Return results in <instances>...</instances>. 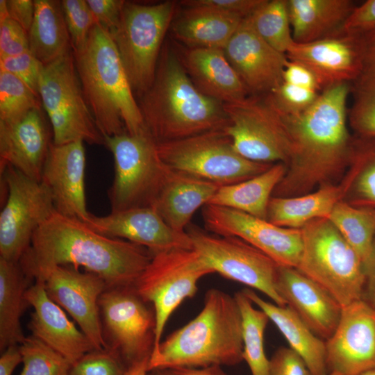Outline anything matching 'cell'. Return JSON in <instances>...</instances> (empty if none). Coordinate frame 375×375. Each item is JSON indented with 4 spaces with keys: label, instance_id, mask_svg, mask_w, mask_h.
<instances>
[{
    "label": "cell",
    "instance_id": "6da1fadb",
    "mask_svg": "<svg viewBox=\"0 0 375 375\" xmlns=\"http://www.w3.org/2000/svg\"><path fill=\"white\" fill-rule=\"evenodd\" d=\"M152 256L142 246L103 235L55 211L36 230L19 262L34 280L55 266L81 267L101 278L108 288L134 286Z\"/></svg>",
    "mask_w": 375,
    "mask_h": 375
},
{
    "label": "cell",
    "instance_id": "7a4b0ae2",
    "mask_svg": "<svg viewBox=\"0 0 375 375\" xmlns=\"http://www.w3.org/2000/svg\"><path fill=\"white\" fill-rule=\"evenodd\" d=\"M348 83L323 90L314 103L294 117H282L290 144L288 167L272 197H291L326 184L350 162L353 138L347 127Z\"/></svg>",
    "mask_w": 375,
    "mask_h": 375
},
{
    "label": "cell",
    "instance_id": "3957f363",
    "mask_svg": "<svg viewBox=\"0 0 375 375\" xmlns=\"http://www.w3.org/2000/svg\"><path fill=\"white\" fill-rule=\"evenodd\" d=\"M146 130L156 143L224 129V103L201 92L186 73L176 49L165 44L151 86L138 101Z\"/></svg>",
    "mask_w": 375,
    "mask_h": 375
},
{
    "label": "cell",
    "instance_id": "277c9868",
    "mask_svg": "<svg viewBox=\"0 0 375 375\" xmlns=\"http://www.w3.org/2000/svg\"><path fill=\"white\" fill-rule=\"evenodd\" d=\"M242 317L233 297L208 290L203 307L190 322L161 342L149 371L176 367L233 366L243 360Z\"/></svg>",
    "mask_w": 375,
    "mask_h": 375
},
{
    "label": "cell",
    "instance_id": "5b68a950",
    "mask_svg": "<svg viewBox=\"0 0 375 375\" xmlns=\"http://www.w3.org/2000/svg\"><path fill=\"white\" fill-rule=\"evenodd\" d=\"M73 55L87 103L103 137L145 131L138 103L111 35L97 24L85 47Z\"/></svg>",
    "mask_w": 375,
    "mask_h": 375
},
{
    "label": "cell",
    "instance_id": "8992f818",
    "mask_svg": "<svg viewBox=\"0 0 375 375\" xmlns=\"http://www.w3.org/2000/svg\"><path fill=\"white\" fill-rule=\"evenodd\" d=\"M300 229L302 251L296 269L325 289L342 307L362 299L365 265L335 226L321 218Z\"/></svg>",
    "mask_w": 375,
    "mask_h": 375
},
{
    "label": "cell",
    "instance_id": "52a82bcc",
    "mask_svg": "<svg viewBox=\"0 0 375 375\" xmlns=\"http://www.w3.org/2000/svg\"><path fill=\"white\" fill-rule=\"evenodd\" d=\"M176 5L174 1L151 5L126 1L118 25L110 35L132 90L138 97L153 81Z\"/></svg>",
    "mask_w": 375,
    "mask_h": 375
},
{
    "label": "cell",
    "instance_id": "ba28073f",
    "mask_svg": "<svg viewBox=\"0 0 375 375\" xmlns=\"http://www.w3.org/2000/svg\"><path fill=\"white\" fill-rule=\"evenodd\" d=\"M156 148L160 160L169 169L220 186L251 178L273 165L241 156L224 128L156 143Z\"/></svg>",
    "mask_w": 375,
    "mask_h": 375
},
{
    "label": "cell",
    "instance_id": "9c48e42d",
    "mask_svg": "<svg viewBox=\"0 0 375 375\" xmlns=\"http://www.w3.org/2000/svg\"><path fill=\"white\" fill-rule=\"evenodd\" d=\"M105 145L114 160V178L108 191L111 211L152 207L169 169L148 131L107 136Z\"/></svg>",
    "mask_w": 375,
    "mask_h": 375
},
{
    "label": "cell",
    "instance_id": "30bf717a",
    "mask_svg": "<svg viewBox=\"0 0 375 375\" xmlns=\"http://www.w3.org/2000/svg\"><path fill=\"white\" fill-rule=\"evenodd\" d=\"M39 97L51 124L54 144L81 140L105 145V138L84 95L73 51L44 65Z\"/></svg>",
    "mask_w": 375,
    "mask_h": 375
},
{
    "label": "cell",
    "instance_id": "8fae6325",
    "mask_svg": "<svg viewBox=\"0 0 375 375\" xmlns=\"http://www.w3.org/2000/svg\"><path fill=\"white\" fill-rule=\"evenodd\" d=\"M212 273L213 270L193 249L153 254L134 285L138 295L153 305L156 322L151 355L158 351L164 328L173 312L185 299L193 297L199 281Z\"/></svg>",
    "mask_w": 375,
    "mask_h": 375
},
{
    "label": "cell",
    "instance_id": "7c38bea8",
    "mask_svg": "<svg viewBox=\"0 0 375 375\" xmlns=\"http://www.w3.org/2000/svg\"><path fill=\"white\" fill-rule=\"evenodd\" d=\"M186 232L192 249L214 273L262 292L278 306H286L276 288L278 265L265 253L239 238L211 234L195 225L189 224Z\"/></svg>",
    "mask_w": 375,
    "mask_h": 375
},
{
    "label": "cell",
    "instance_id": "4fadbf2b",
    "mask_svg": "<svg viewBox=\"0 0 375 375\" xmlns=\"http://www.w3.org/2000/svg\"><path fill=\"white\" fill-rule=\"evenodd\" d=\"M0 172L7 190L0 212V258L18 262L36 230L56 210L42 182L10 166Z\"/></svg>",
    "mask_w": 375,
    "mask_h": 375
},
{
    "label": "cell",
    "instance_id": "5bb4252c",
    "mask_svg": "<svg viewBox=\"0 0 375 375\" xmlns=\"http://www.w3.org/2000/svg\"><path fill=\"white\" fill-rule=\"evenodd\" d=\"M224 107L229 120L224 130L241 156L257 162L288 163L290 144L286 126L265 95L249 96Z\"/></svg>",
    "mask_w": 375,
    "mask_h": 375
},
{
    "label": "cell",
    "instance_id": "9a60e30c",
    "mask_svg": "<svg viewBox=\"0 0 375 375\" xmlns=\"http://www.w3.org/2000/svg\"><path fill=\"white\" fill-rule=\"evenodd\" d=\"M134 286L108 288L99 299L110 348L128 369L149 359L155 337V314Z\"/></svg>",
    "mask_w": 375,
    "mask_h": 375
},
{
    "label": "cell",
    "instance_id": "2e32d148",
    "mask_svg": "<svg viewBox=\"0 0 375 375\" xmlns=\"http://www.w3.org/2000/svg\"><path fill=\"white\" fill-rule=\"evenodd\" d=\"M201 213L208 232L239 238L278 266L297 267L302 251L301 229L281 227L240 210L210 204L205 205Z\"/></svg>",
    "mask_w": 375,
    "mask_h": 375
},
{
    "label": "cell",
    "instance_id": "e0dca14e",
    "mask_svg": "<svg viewBox=\"0 0 375 375\" xmlns=\"http://www.w3.org/2000/svg\"><path fill=\"white\" fill-rule=\"evenodd\" d=\"M35 281L42 282L51 300L65 309L96 350L109 349L100 319L99 299L108 288L97 275L69 265L55 266Z\"/></svg>",
    "mask_w": 375,
    "mask_h": 375
},
{
    "label": "cell",
    "instance_id": "ac0fdd59",
    "mask_svg": "<svg viewBox=\"0 0 375 375\" xmlns=\"http://www.w3.org/2000/svg\"><path fill=\"white\" fill-rule=\"evenodd\" d=\"M325 344L328 375H361L375 369V308L362 299L342 307Z\"/></svg>",
    "mask_w": 375,
    "mask_h": 375
},
{
    "label": "cell",
    "instance_id": "d6986e66",
    "mask_svg": "<svg viewBox=\"0 0 375 375\" xmlns=\"http://www.w3.org/2000/svg\"><path fill=\"white\" fill-rule=\"evenodd\" d=\"M223 50L249 96L266 95L283 82L286 54L267 44L249 17L242 21Z\"/></svg>",
    "mask_w": 375,
    "mask_h": 375
},
{
    "label": "cell",
    "instance_id": "ffe728a7",
    "mask_svg": "<svg viewBox=\"0 0 375 375\" xmlns=\"http://www.w3.org/2000/svg\"><path fill=\"white\" fill-rule=\"evenodd\" d=\"M83 142L51 145L41 177L49 189L58 213L87 223L91 213L87 208Z\"/></svg>",
    "mask_w": 375,
    "mask_h": 375
},
{
    "label": "cell",
    "instance_id": "44dd1931",
    "mask_svg": "<svg viewBox=\"0 0 375 375\" xmlns=\"http://www.w3.org/2000/svg\"><path fill=\"white\" fill-rule=\"evenodd\" d=\"M85 224L103 235L126 240L148 249L152 254L172 249H192L186 231L171 228L152 207H138L97 217Z\"/></svg>",
    "mask_w": 375,
    "mask_h": 375
},
{
    "label": "cell",
    "instance_id": "7402d4cb",
    "mask_svg": "<svg viewBox=\"0 0 375 375\" xmlns=\"http://www.w3.org/2000/svg\"><path fill=\"white\" fill-rule=\"evenodd\" d=\"M286 56L289 60L299 62L311 69L324 90L339 83H353L362 74L359 34L342 31L310 42H294Z\"/></svg>",
    "mask_w": 375,
    "mask_h": 375
},
{
    "label": "cell",
    "instance_id": "603a6c76",
    "mask_svg": "<svg viewBox=\"0 0 375 375\" xmlns=\"http://www.w3.org/2000/svg\"><path fill=\"white\" fill-rule=\"evenodd\" d=\"M31 110L20 119L0 122V172L12 167L26 176L41 181L51 145L52 130L42 112Z\"/></svg>",
    "mask_w": 375,
    "mask_h": 375
},
{
    "label": "cell",
    "instance_id": "cb8c5ba5",
    "mask_svg": "<svg viewBox=\"0 0 375 375\" xmlns=\"http://www.w3.org/2000/svg\"><path fill=\"white\" fill-rule=\"evenodd\" d=\"M276 291L319 338L327 340L335 331L341 305L322 286L294 267L278 266Z\"/></svg>",
    "mask_w": 375,
    "mask_h": 375
},
{
    "label": "cell",
    "instance_id": "d4e9b609",
    "mask_svg": "<svg viewBox=\"0 0 375 375\" xmlns=\"http://www.w3.org/2000/svg\"><path fill=\"white\" fill-rule=\"evenodd\" d=\"M25 299L33 308L28 323L32 335L63 356L72 365L96 350L88 336L50 299L42 282L35 281L26 290Z\"/></svg>",
    "mask_w": 375,
    "mask_h": 375
},
{
    "label": "cell",
    "instance_id": "484cf974",
    "mask_svg": "<svg viewBox=\"0 0 375 375\" xmlns=\"http://www.w3.org/2000/svg\"><path fill=\"white\" fill-rule=\"evenodd\" d=\"M176 51L188 76L205 95L224 104L237 103L249 96L223 49L185 47Z\"/></svg>",
    "mask_w": 375,
    "mask_h": 375
},
{
    "label": "cell",
    "instance_id": "4316f807",
    "mask_svg": "<svg viewBox=\"0 0 375 375\" xmlns=\"http://www.w3.org/2000/svg\"><path fill=\"white\" fill-rule=\"evenodd\" d=\"M219 187L169 169L152 208L171 228L185 232L194 212L208 203Z\"/></svg>",
    "mask_w": 375,
    "mask_h": 375
},
{
    "label": "cell",
    "instance_id": "83f0119b",
    "mask_svg": "<svg viewBox=\"0 0 375 375\" xmlns=\"http://www.w3.org/2000/svg\"><path fill=\"white\" fill-rule=\"evenodd\" d=\"M356 6L351 0H288L294 41L306 43L342 32Z\"/></svg>",
    "mask_w": 375,
    "mask_h": 375
},
{
    "label": "cell",
    "instance_id": "f1b7e54d",
    "mask_svg": "<svg viewBox=\"0 0 375 375\" xmlns=\"http://www.w3.org/2000/svg\"><path fill=\"white\" fill-rule=\"evenodd\" d=\"M243 19L206 6H187L174 17L171 30L188 48L224 49Z\"/></svg>",
    "mask_w": 375,
    "mask_h": 375
},
{
    "label": "cell",
    "instance_id": "f546056e",
    "mask_svg": "<svg viewBox=\"0 0 375 375\" xmlns=\"http://www.w3.org/2000/svg\"><path fill=\"white\" fill-rule=\"evenodd\" d=\"M242 291L267 314L285 337L289 347L304 360L312 375H328L324 340L315 335L288 306H280L265 301L249 288Z\"/></svg>",
    "mask_w": 375,
    "mask_h": 375
},
{
    "label": "cell",
    "instance_id": "4dcf8cb0",
    "mask_svg": "<svg viewBox=\"0 0 375 375\" xmlns=\"http://www.w3.org/2000/svg\"><path fill=\"white\" fill-rule=\"evenodd\" d=\"M350 181L342 185L326 183L313 192L291 197H272L267 220L285 228L300 229L308 222L328 218L335 206L347 194Z\"/></svg>",
    "mask_w": 375,
    "mask_h": 375
},
{
    "label": "cell",
    "instance_id": "1f68e13d",
    "mask_svg": "<svg viewBox=\"0 0 375 375\" xmlns=\"http://www.w3.org/2000/svg\"><path fill=\"white\" fill-rule=\"evenodd\" d=\"M286 170L285 164L278 162L251 178L220 186L208 204L235 209L267 219L269 202Z\"/></svg>",
    "mask_w": 375,
    "mask_h": 375
},
{
    "label": "cell",
    "instance_id": "d6a6232c",
    "mask_svg": "<svg viewBox=\"0 0 375 375\" xmlns=\"http://www.w3.org/2000/svg\"><path fill=\"white\" fill-rule=\"evenodd\" d=\"M29 51L44 65L72 51L60 1L35 0Z\"/></svg>",
    "mask_w": 375,
    "mask_h": 375
},
{
    "label": "cell",
    "instance_id": "836d02e7",
    "mask_svg": "<svg viewBox=\"0 0 375 375\" xmlns=\"http://www.w3.org/2000/svg\"><path fill=\"white\" fill-rule=\"evenodd\" d=\"M31 280L19 262L0 258V349L20 344L24 335L21 317L26 305L25 292Z\"/></svg>",
    "mask_w": 375,
    "mask_h": 375
},
{
    "label": "cell",
    "instance_id": "e575fe53",
    "mask_svg": "<svg viewBox=\"0 0 375 375\" xmlns=\"http://www.w3.org/2000/svg\"><path fill=\"white\" fill-rule=\"evenodd\" d=\"M358 253L365 267L375 241V209L340 201L327 218Z\"/></svg>",
    "mask_w": 375,
    "mask_h": 375
},
{
    "label": "cell",
    "instance_id": "d590c367",
    "mask_svg": "<svg viewBox=\"0 0 375 375\" xmlns=\"http://www.w3.org/2000/svg\"><path fill=\"white\" fill-rule=\"evenodd\" d=\"M234 297L242 317L243 360L251 375H268L269 359L265 352L264 335L269 318L264 311L253 306L242 290L236 292Z\"/></svg>",
    "mask_w": 375,
    "mask_h": 375
},
{
    "label": "cell",
    "instance_id": "8d00e7d4",
    "mask_svg": "<svg viewBox=\"0 0 375 375\" xmlns=\"http://www.w3.org/2000/svg\"><path fill=\"white\" fill-rule=\"evenodd\" d=\"M348 203L375 209V138H353Z\"/></svg>",
    "mask_w": 375,
    "mask_h": 375
},
{
    "label": "cell",
    "instance_id": "74e56055",
    "mask_svg": "<svg viewBox=\"0 0 375 375\" xmlns=\"http://www.w3.org/2000/svg\"><path fill=\"white\" fill-rule=\"evenodd\" d=\"M249 19L256 32L267 44L286 54L294 42L288 0H265Z\"/></svg>",
    "mask_w": 375,
    "mask_h": 375
},
{
    "label": "cell",
    "instance_id": "f35d334b",
    "mask_svg": "<svg viewBox=\"0 0 375 375\" xmlns=\"http://www.w3.org/2000/svg\"><path fill=\"white\" fill-rule=\"evenodd\" d=\"M42 108L40 97L10 73L0 71V122H16L31 110Z\"/></svg>",
    "mask_w": 375,
    "mask_h": 375
},
{
    "label": "cell",
    "instance_id": "ab89813d",
    "mask_svg": "<svg viewBox=\"0 0 375 375\" xmlns=\"http://www.w3.org/2000/svg\"><path fill=\"white\" fill-rule=\"evenodd\" d=\"M23 369L20 375H69L72 364L33 335L19 344Z\"/></svg>",
    "mask_w": 375,
    "mask_h": 375
},
{
    "label": "cell",
    "instance_id": "60d3db41",
    "mask_svg": "<svg viewBox=\"0 0 375 375\" xmlns=\"http://www.w3.org/2000/svg\"><path fill=\"white\" fill-rule=\"evenodd\" d=\"M353 102L348 119L358 137L375 138V78L360 80L351 86Z\"/></svg>",
    "mask_w": 375,
    "mask_h": 375
},
{
    "label": "cell",
    "instance_id": "b9f144b4",
    "mask_svg": "<svg viewBox=\"0 0 375 375\" xmlns=\"http://www.w3.org/2000/svg\"><path fill=\"white\" fill-rule=\"evenodd\" d=\"M321 92L283 81L265 95L269 103L282 116L294 117L308 109Z\"/></svg>",
    "mask_w": 375,
    "mask_h": 375
},
{
    "label": "cell",
    "instance_id": "7bdbcfd3",
    "mask_svg": "<svg viewBox=\"0 0 375 375\" xmlns=\"http://www.w3.org/2000/svg\"><path fill=\"white\" fill-rule=\"evenodd\" d=\"M65 23L69 34L72 51L81 50L97 24L95 17L86 0L60 1Z\"/></svg>",
    "mask_w": 375,
    "mask_h": 375
},
{
    "label": "cell",
    "instance_id": "ee69618b",
    "mask_svg": "<svg viewBox=\"0 0 375 375\" xmlns=\"http://www.w3.org/2000/svg\"><path fill=\"white\" fill-rule=\"evenodd\" d=\"M128 369L112 349L94 350L72 365L69 375H127Z\"/></svg>",
    "mask_w": 375,
    "mask_h": 375
},
{
    "label": "cell",
    "instance_id": "f6af8a7d",
    "mask_svg": "<svg viewBox=\"0 0 375 375\" xmlns=\"http://www.w3.org/2000/svg\"><path fill=\"white\" fill-rule=\"evenodd\" d=\"M44 67L30 51L16 56L0 57V71L17 77L38 97L39 83Z\"/></svg>",
    "mask_w": 375,
    "mask_h": 375
},
{
    "label": "cell",
    "instance_id": "bcb514c9",
    "mask_svg": "<svg viewBox=\"0 0 375 375\" xmlns=\"http://www.w3.org/2000/svg\"><path fill=\"white\" fill-rule=\"evenodd\" d=\"M29 51L28 33L10 17L0 20V57Z\"/></svg>",
    "mask_w": 375,
    "mask_h": 375
},
{
    "label": "cell",
    "instance_id": "7dc6e473",
    "mask_svg": "<svg viewBox=\"0 0 375 375\" xmlns=\"http://www.w3.org/2000/svg\"><path fill=\"white\" fill-rule=\"evenodd\" d=\"M268 375H312L304 360L290 347L278 348L269 360Z\"/></svg>",
    "mask_w": 375,
    "mask_h": 375
},
{
    "label": "cell",
    "instance_id": "c3c4849f",
    "mask_svg": "<svg viewBox=\"0 0 375 375\" xmlns=\"http://www.w3.org/2000/svg\"><path fill=\"white\" fill-rule=\"evenodd\" d=\"M265 2V0H184L180 4L187 6H206L244 19Z\"/></svg>",
    "mask_w": 375,
    "mask_h": 375
},
{
    "label": "cell",
    "instance_id": "681fc988",
    "mask_svg": "<svg viewBox=\"0 0 375 375\" xmlns=\"http://www.w3.org/2000/svg\"><path fill=\"white\" fill-rule=\"evenodd\" d=\"M97 24L111 35L118 25L122 9L126 1L124 0H86Z\"/></svg>",
    "mask_w": 375,
    "mask_h": 375
},
{
    "label": "cell",
    "instance_id": "f907efd6",
    "mask_svg": "<svg viewBox=\"0 0 375 375\" xmlns=\"http://www.w3.org/2000/svg\"><path fill=\"white\" fill-rule=\"evenodd\" d=\"M283 81L321 92L324 88L315 74L305 65L288 60L283 74Z\"/></svg>",
    "mask_w": 375,
    "mask_h": 375
},
{
    "label": "cell",
    "instance_id": "816d5d0a",
    "mask_svg": "<svg viewBox=\"0 0 375 375\" xmlns=\"http://www.w3.org/2000/svg\"><path fill=\"white\" fill-rule=\"evenodd\" d=\"M375 27V0L356 6L346 21L342 31L361 34Z\"/></svg>",
    "mask_w": 375,
    "mask_h": 375
},
{
    "label": "cell",
    "instance_id": "f5cc1de1",
    "mask_svg": "<svg viewBox=\"0 0 375 375\" xmlns=\"http://www.w3.org/2000/svg\"><path fill=\"white\" fill-rule=\"evenodd\" d=\"M359 35L362 45V74L358 81L375 78V27Z\"/></svg>",
    "mask_w": 375,
    "mask_h": 375
},
{
    "label": "cell",
    "instance_id": "db71d44e",
    "mask_svg": "<svg viewBox=\"0 0 375 375\" xmlns=\"http://www.w3.org/2000/svg\"><path fill=\"white\" fill-rule=\"evenodd\" d=\"M10 18L17 22L27 33L35 15V1L31 0H6Z\"/></svg>",
    "mask_w": 375,
    "mask_h": 375
},
{
    "label": "cell",
    "instance_id": "11a10c76",
    "mask_svg": "<svg viewBox=\"0 0 375 375\" xmlns=\"http://www.w3.org/2000/svg\"><path fill=\"white\" fill-rule=\"evenodd\" d=\"M150 375H228L220 365L205 367H176L153 370Z\"/></svg>",
    "mask_w": 375,
    "mask_h": 375
},
{
    "label": "cell",
    "instance_id": "9f6ffc18",
    "mask_svg": "<svg viewBox=\"0 0 375 375\" xmlns=\"http://www.w3.org/2000/svg\"><path fill=\"white\" fill-rule=\"evenodd\" d=\"M365 269V281L362 299L375 308V241L372 256Z\"/></svg>",
    "mask_w": 375,
    "mask_h": 375
},
{
    "label": "cell",
    "instance_id": "6f0895ef",
    "mask_svg": "<svg viewBox=\"0 0 375 375\" xmlns=\"http://www.w3.org/2000/svg\"><path fill=\"white\" fill-rule=\"evenodd\" d=\"M22 362L19 346L11 345L3 350L0 357V375H12L14 369Z\"/></svg>",
    "mask_w": 375,
    "mask_h": 375
},
{
    "label": "cell",
    "instance_id": "680465c9",
    "mask_svg": "<svg viewBox=\"0 0 375 375\" xmlns=\"http://www.w3.org/2000/svg\"><path fill=\"white\" fill-rule=\"evenodd\" d=\"M149 359L142 360L128 369L127 375H148Z\"/></svg>",
    "mask_w": 375,
    "mask_h": 375
},
{
    "label": "cell",
    "instance_id": "91938a15",
    "mask_svg": "<svg viewBox=\"0 0 375 375\" xmlns=\"http://www.w3.org/2000/svg\"><path fill=\"white\" fill-rule=\"evenodd\" d=\"M361 375H375V369L369 370Z\"/></svg>",
    "mask_w": 375,
    "mask_h": 375
},
{
    "label": "cell",
    "instance_id": "94428289",
    "mask_svg": "<svg viewBox=\"0 0 375 375\" xmlns=\"http://www.w3.org/2000/svg\"><path fill=\"white\" fill-rule=\"evenodd\" d=\"M329 375H333V374H329Z\"/></svg>",
    "mask_w": 375,
    "mask_h": 375
}]
</instances>
